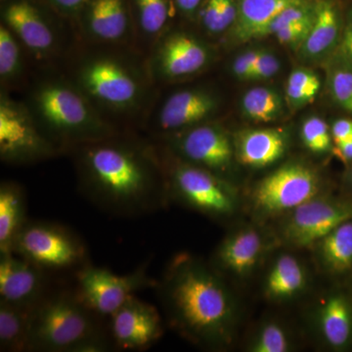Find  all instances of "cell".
I'll return each instance as SVG.
<instances>
[{"label":"cell","mask_w":352,"mask_h":352,"mask_svg":"<svg viewBox=\"0 0 352 352\" xmlns=\"http://www.w3.org/2000/svg\"><path fill=\"white\" fill-rule=\"evenodd\" d=\"M267 259L263 280V296L272 303L293 302L307 293L310 274L305 263L289 251L273 252Z\"/></svg>","instance_id":"cell-21"},{"label":"cell","mask_w":352,"mask_h":352,"mask_svg":"<svg viewBox=\"0 0 352 352\" xmlns=\"http://www.w3.org/2000/svg\"><path fill=\"white\" fill-rule=\"evenodd\" d=\"M27 221L24 189L16 182H2L0 185V254L12 252L14 241Z\"/></svg>","instance_id":"cell-26"},{"label":"cell","mask_w":352,"mask_h":352,"mask_svg":"<svg viewBox=\"0 0 352 352\" xmlns=\"http://www.w3.org/2000/svg\"><path fill=\"white\" fill-rule=\"evenodd\" d=\"M319 271L340 276L352 270V219L342 222L311 248Z\"/></svg>","instance_id":"cell-24"},{"label":"cell","mask_w":352,"mask_h":352,"mask_svg":"<svg viewBox=\"0 0 352 352\" xmlns=\"http://www.w3.org/2000/svg\"><path fill=\"white\" fill-rule=\"evenodd\" d=\"M279 69L280 63L277 57L268 51H261L250 80H267L276 75Z\"/></svg>","instance_id":"cell-38"},{"label":"cell","mask_w":352,"mask_h":352,"mask_svg":"<svg viewBox=\"0 0 352 352\" xmlns=\"http://www.w3.org/2000/svg\"><path fill=\"white\" fill-rule=\"evenodd\" d=\"M328 85L336 103L352 115V66L338 53L329 63Z\"/></svg>","instance_id":"cell-33"},{"label":"cell","mask_w":352,"mask_h":352,"mask_svg":"<svg viewBox=\"0 0 352 352\" xmlns=\"http://www.w3.org/2000/svg\"><path fill=\"white\" fill-rule=\"evenodd\" d=\"M295 335L283 321L267 318L258 324L245 344L249 352H289L296 349Z\"/></svg>","instance_id":"cell-28"},{"label":"cell","mask_w":352,"mask_h":352,"mask_svg":"<svg viewBox=\"0 0 352 352\" xmlns=\"http://www.w3.org/2000/svg\"><path fill=\"white\" fill-rule=\"evenodd\" d=\"M314 18L307 21V22L287 25V27L282 28L279 31L275 32L274 36H276L279 43L284 44V45L300 50L303 41L307 38L310 28L314 24Z\"/></svg>","instance_id":"cell-37"},{"label":"cell","mask_w":352,"mask_h":352,"mask_svg":"<svg viewBox=\"0 0 352 352\" xmlns=\"http://www.w3.org/2000/svg\"><path fill=\"white\" fill-rule=\"evenodd\" d=\"M352 178V177H351Z\"/></svg>","instance_id":"cell-46"},{"label":"cell","mask_w":352,"mask_h":352,"mask_svg":"<svg viewBox=\"0 0 352 352\" xmlns=\"http://www.w3.org/2000/svg\"><path fill=\"white\" fill-rule=\"evenodd\" d=\"M76 277L75 291L80 300L101 318L107 319L138 292L157 284L148 274V263L124 275L87 263L78 268Z\"/></svg>","instance_id":"cell-12"},{"label":"cell","mask_w":352,"mask_h":352,"mask_svg":"<svg viewBox=\"0 0 352 352\" xmlns=\"http://www.w3.org/2000/svg\"><path fill=\"white\" fill-rule=\"evenodd\" d=\"M261 50L245 51L236 58L232 65L234 75L240 80H250L252 72L258 62Z\"/></svg>","instance_id":"cell-39"},{"label":"cell","mask_w":352,"mask_h":352,"mask_svg":"<svg viewBox=\"0 0 352 352\" xmlns=\"http://www.w3.org/2000/svg\"><path fill=\"white\" fill-rule=\"evenodd\" d=\"M219 108L214 94L201 88L179 90L170 94L157 111L155 129L168 136L206 124Z\"/></svg>","instance_id":"cell-17"},{"label":"cell","mask_w":352,"mask_h":352,"mask_svg":"<svg viewBox=\"0 0 352 352\" xmlns=\"http://www.w3.org/2000/svg\"><path fill=\"white\" fill-rule=\"evenodd\" d=\"M3 24L25 50L43 59L56 48V32L43 12L29 0H11L2 8Z\"/></svg>","instance_id":"cell-18"},{"label":"cell","mask_w":352,"mask_h":352,"mask_svg":"<svg viewBox=\"0 0 352 352\" xmlns=\"http://www.w3.org/2000/svg\"><path fill=\"white\" fill-rule=\"evenodd\" d=\"M212 59L207 44L192 34L173 32L160 39L150 59V73L157 80H179L200 73Z\"/></svg>","instance_id":"cell-15"},{"label":"cell","mask_w":352,"mask_h":352,"mask_svg":"<svg viewBox=\"0 0 352 352\" xmlns=\"http://www.w3.org/2000/svg\"><path fill=\"white\" fill-rule=\"evenodd\" d=\"M32 309L0 300V351H29Z\"/></svg>","instance_id":"cell-27"},{"label":"cell","mask_w":352,"mask_h":352,"mask_svg":"<svg viewBox=\"0 0 352 352\" xmlns=\"http://www.w3.org/2000/svg\"><path fill=\"white\" fill-rule=\"evenodd\" d=\"M63 153L41 131L27 104L0 97V159L22 166L51 159Z\"/></svg>","instance_id":"cell-9"},{"label":"cell","mask_w":352,"mask_h":352,"mask_svg":"<svg viewBox=\"0 0 352 352\" xmlns=\"http://www.w3.org/2000/svg\"><path fill=\"white\" fill-rule=\"evenodd\" d=\"M316 10L315 0H305L300 3L294 4L282 11L264 30L261 38L271 36L287 25L298 24L314 19Z\"/></svg>","instance_id":"cell-36"},{"label":"cell","mask_w":352,"mask_h":352,"mask_svg":"<svg viewBox=\"0 0 352 352\" xmlns=\"http://www.w3.org/2000/svg\"><path fill=\"white\" fill-rule=\"evenodd\" d=\"M78 18L83 34L97 43L122 44L132 34L133 23L126 0H90Z\"/></svg>","instance_id":"cell-20"},{"label":"cell","mask_w":352,"mask_h":352,"mask_svg":"<svg viewBox=\"0 0 352 352\" xmlns=\"http://www.w3.org/2000/svg\"><path fill=\"white\" fill-rule=\"evenodd\" d=\"M238 15V0H205L198 13L205 31L219 34L235 24Z\"/></svg>","instance_id":"cell-31"},{"label":"cell","mask_w":352,"mask_h":352,"mask_svg":"<svg viewBox=\"0 0 352 352\" xmlns=\"http://www.w3.org/2000/svg\"><path fill=\"white\" fill-rule=\"evenodd\" d=\"M315 3L314 24L300 47V55L307 61H318L332 54L339 46L344 28L339 7L333 0H315Z\"/></svg>","instance_id":"cell-23"},{"label":"cell","mask_w":352,"mask_h":352,"mask_svg":"<svg viewBox=\"0 0 352 352\" xmlns=\"http://www.w3.org/2000/svg\"><path fill=\"white\" fill-rule=\"evenodd\" d=\"M117 138L72 150L83 196L102 212L127 219L168 207L170 199L156 150Z\"/></svg>","instance_id":"cell-2"},{"label":"cell","mask_w":352,"mask_h":352,"mask_svg":"<svg viewBox=\"0 0 352 352\" xmlns=\"http://www.w3.org/2000/svg\"><path fill=\"white\" fill-rule=\"evenodd\" d=\"M168 150L175 156L227 179L236 160L233 138L221 126L199 124L166 136Z\"/></svg>","instance_id":"cell-13"},{"label":"cell","mask_w":352,"mask_h":352,"mask_svg":"<svg viewBox=\"0 0 352 352\" xmlns=\"http://www.w3.org/2000/svg\"><path fill=\"white\" fill-rule=\"evenodd\" d=\"M332 151L342 163H351L352 162V138L344 142L333 144Z\"/></svg>","instance_id":"cell-44"},{"label":"cell","mask_w":352,"mask_h":352,"mask_svg":"<svg viewBox=\"0 0 352 352\" xmlns=\"http://www.w3.org/2000/svg\"><path fill=\"white\" fill-rule=\"evenodd\" d=\"M27 106L41 131L62 152L118 135L75 82L41 80L32 88Z\"/></svg>","instance_id":"cell-3"},{"label":"cell","mask_w":352,"mask_h":352,"mask_svg":"<svg viewBox=\"0 0 352 352\" xmlns=\"http://www.w3.org/2000/svg\"><path fill=\"white\" fill-rule=\"evenodd\" d=\"M307 323L319 346L342 351L352 342V298L344 289H333L314 298Z\"/></svg>","instance_id":"cell-16"},{"label":"cell","mask_w":352,"mask_h":352,"mask_svg":"<svg viewBox=\"0 0 352 352\" xmlns=\"http://www.w3.org/2000/svg\"><path fill=\"white\" fill-rule=\"evenodd\" d=\"M205 0H175L176 7L184 16L195 17L198 15Z\"/></svg>","instance_id":"cell-43"},{"label":"cell","mask_w":352,"mask_h":352,"mask_svg":"<svg viewBox=\"0 0 352 352\" xmlns=\"http://www.w3.org/2000/svg\"><path fill=\"white\" fill-rule=\"evenodd\" d=\"M323 193L320 175L314 168L289 162L256 183L248 201L254 221L263 224Z\"/></svg>","instance_id":"cell-7"},{"label":"cell","mask_w":352,"mask_h":352,"mask_svg":"<svg viewBox=\"0 0 352 352\" xmlns=\"http://www.w3.org/2000/svg\"><path fill=\"white\" fill-rule=\"evenodd\" d=\"M154 288L164 320L180 337L206 351L232 347L239 332V302L212 263L178 252Z\"/></svg>","instance_id":"cell-1"},{"label":"cell","mask_w":352,"mask_h":352,"mask_svg":"<svg viewBox=\"0 0 352 352\" xmlns=\"http://www.w3.org/2000/svg\"><path fill=\"white\" fill-rule=\"evenodd\" d=\"M352 219V201L323 193L277 219L273 230L279 247L311 250L342 222Z\"/></svg>","instance_id":"cell-10"},{"label":"cell","mask_w":352,"mask_h":352,"mask_svg":"<svg viewBox=\"0 0 352 352\" xmlns=\"http://www.w3.org/2000/svg\"><path fill=\"white\" fill-rule=\"evenodd\" d=\"M58 12L68 17H78L90 0H48Z\"/></svg>","instance_id":"cell-41"},{"label":"cell","mask_w":352,"mask_h":352,"mask_svg":"<svg viewBox=\"0 0 352 352\" xmlns=\"http://www.w3.org/2000/svg\"><path fill=\"white\" fill-rule=\"evenodd\" d=\"M139 32L153 39L161 36L170 18V0H132Z\"/></svg>","instance_id":"cell-29"},{"label":"cell","mask_w":352,"mask_h":352,"mask_svg":"<svg viewBox=\"0 0 352 352\" xmlns=\"http://www.w3.org/2000/svg\"><path fill=\"white\" fill-rule=\"evenodd\" d=\"M305 0H238V15L231 28L233 38L240 43L261 38L268 25L282 11Z\"/></svg>","instance_id":"cell-25"},{"label":"cell","mask_w":352,"mask_h":352,"mask_svg":"<svg viewBox=\"0 0 352 352\" xmlns=\"http://www.w3.org/2000/svg\"><path fill=\"white\" fill-rule=\"evenodd\" d=\"M102 319L76 291L46 294L32 309L29 351L80 352L90 340L110 336Z\"/></svg>","instance_id":"cell-4"},{"label":"cell","mask_w":352,"mask_h":352,"mask_svg":"<svg viewBox=\"0 0 352 352\" xmlns=\"http://www.w3.org/2000/svg\"><path fill=\"white\" fill-rule=\"evenodd\" d=\"M161 157L170 201L217 221L233 219L240 208L237 189L228 179L183 161L168 151Z\"/></svg>","instance_id":"cell-5"},{"label":"cell","mask_w":352,"mask_h":352,"mask_svg":"<svg viewBox=\"0 0 352 352\" xmlns=\"http://www.w3.org/2000/svg\"><path fill=\"white\" fill-rule=\"evenodd\" d=\"M113 349L146 351L162 339L164 325L161 314L151 303L132 296L108 318Z\"/></svg>","instance_id":"cell-14"},{"label":"cell","mask_w":352,"mask_h":352,"mask_svg":"<svg viewBox=\"0 0 352 352\" xmlns=\"http://www.w3.org/2000/svg\"><path fill=\"white\" fill-rule=\"evenodd\" d=\"M22 43L6 25L0 27V78L4 85L20 80L24 71Z\"/></svg>","instance_id":"cell-32"},{"label":"cell","mask_w":352,"mask_h":352,"mask_svg":"<svg viewBox=\"0 0 352 352\" xmlns=\"http://www.w3.org/2000/svg\"><path fill=\"white\" fill-rule=\"evenodd\" d=\"M74 82L96 107L113 112L136 110L145 98L142 74L131 62L112 53L85 57L78 64Z\"/></svg>","instance_id":"cell-6"},{"label":"cell","mask_w":352,"mask_h":352,"mask_svg":"<svg viewBox=\"0 0 352 352\" xmlns=\"http://www.w3.org/2000/svg\"><path fill=\"white\" fill-rule=\"evenodd\" d=\"M244 113L256 122H270L277 120L283 113L281 96L268 87H254L245 92L242 100Z\"/></svg>","instance_id":"cell-30"},{"label":"cell","mask_w":352,"mask_h":352,"mask_svg":"<svg viewBox=\"0 0 352 352\" xmlns=\"http://www.w3.org/2000/svg\"><path fill=\"white\" fill-rule=\"evenodd\" d=\"M333 144L344 142L352 138V120L340 119L336 120L331 127Z\"/></svg>","instance_id":"cell-42"},{"label":"cell","mask_w":352,"mask_h":352,"mask_svg":"<svg viewBox=\"0 0 352 352\" xmlns=\"http://www.w3.org/2000/svg\"><path fill=\"white\" fill-rule=\"evenodd\" d=\"M236 160L249 168H267L276 164L288 149V135L282 129H247L234 135Z\"/></svg>","instance_id":"cell-22"},{"label":"cell","mask_w":352,"mask_h":352,"mask_svg":"<svg viewBox=\"0 0 352 352\" xmlns=\"http://www.w3.org/2000/svg\"><path fill=\"white\" fill-rule=\"evenodd\" d=\"M12 252L43 270H78L87 263L82 239L53 222L28 220L14 241Z\"/></svg>","instance_id":"cell-8"},{"label":"cell","mask_w":352,"mask_h":352,"mask_svg":"<svg viewBox=\"0 0 352 352\" xmlns=\"http://www.w3.org/2000/svg\"><path fill=\"white\" fill-rule=\"evenodd\" d=\"M45 295L43 268L14 252L0 254V300L34 309Z\"/></svg>","instance_id":"cell-19"},{"label":"cell","mask_w":352,"mask_h":352,"mask_svg":"<svg viewBox=\"0 0 352 352\" xmlns=\"http://www.w3.org/2000/svg\"><path fill=\"white\" fill-rule=\"evenodd\" d=\"M2 1H6V0H2Z\"/></svg>","instance_id":"cell-45"},{"label":"cell","mask_w":352,"mask_h":352,"mask_svg":"<svg viewBox=\"0 0 352 352\" xmlns=\"http://www.w3.org/2000/svg\"><path fill=\"white\" fill-rule=\"evenodd\" d=\"M337 53L352 66V7L346 16Z\"/></svg>","instance_id":"cell-40"},{"label":"cell","mask_w":352,"mask_h":352,"mask_svg":"<svg viewBox=\"0 0 352 352\" xmlns=\"http://www.w3.org/2000/svg\"><path fill=\"white\" fill-rule=\"evenodd\" d=\"M321 83L314 72L296 69L292 72L286 87L287 100L293 109L302 108L314 100Z\"/></svg>","instance_id":"cell-34"},{"label":"cell","mask_w":352,"mask_h":352,"mask_svg":"<svg viewBox=\"0 0 352 352\" xmlns=\"http://www.w3.org/2000/svg\"><path fill=\"white\" fill-rule=\"evenodd\" d=\"M300 138L305 147L314 154H325L333 150L331 129L321 118L310 117L305 120L300 129Z\"/></svg>","instance_id":"cell-35"},{"label":"cell","mask_w":352,"mask_h":352,"mask_svg":"<svg viewBox=\"0 0 352 352\" xmlns=\"http://www.w3.org/2000/svg\"><path fill=\"white\" fill-rule=\"evenodd\" d=\"M279 247L273 230L263 223L233 227L212 254L210 263L229 282L250 279Z\"/></svg>","instance_id":"cell-11"}]
</instances>
